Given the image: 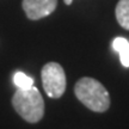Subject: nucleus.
<instances>
[{
	"label": "nucleus",
	"mask_w": 129,
	"mask_h": 129,
	"mask_svg": "<svg viewBox=\"0 0 129 129\" xmlns=\"http://www.w3.org/2000/svg\"><path fill=\"white\" fill-rule=\"evenodd\" d=\"M112 49L118 53L123 67H129V41L124 37H116L112 41Z\"/></svg>",
	"instance_id": "nucleus-5"
},
{
	"label": "nucleus",
	"mask_w": 129,
	"mask_h": 129,
	"mask_svg": "<svg viewBox=\"0 0 129 129\" xmlns=\"http://www.w3.org/2000/svg\"><path fill=\"white\" fill-rule=\"evenodd\" d=\"M13 83L18 88H29L34 86V79L23 72H17L13 75Z\"/></svg>",
	"instance_id": "nucleus-7"
},
{
	"label": "nucleus",
	"mask_w": 129,
	"mask_h": 129,
	"mask_svg": "<svg viewBox=\"0 0 129 129\" xmlns=\"http://www.w3.org/2000/svg\"><path fill=\"white\" fill-rule=\"evenodd\" d=\"M63 1H64V4H66V5H71L73 0H63Z\"/></svg>",
	"instance_id": "nucleus-8"
},
{
	"label": "nucleus",
	"mask_w": 129,
	"mask_h": 129,
	"mask_svg": "<svg viewBox=\"0 0 129 129\" xmlns=\"http://www.w3.org/2000/svg\"><path fill=\"white\" fill-rule=\"evenodd\" d=\"M12 105L16 112L29 123H37L44 115V101L35 86L18 88L12 97Z\"/></svg>",
	"instance_id": "nucleus-2"
},
{
	"label": "nucleus",
	"mask_w": 129,
	"mask_h": 129,
	"mask_svg": "<svg viewBox=\"0 0 129 129\" xmlns=\"http://www.w3.org/2000/svg\"><path fill=\"white\" fill-rule=\"evenodd\" d=\"M75 97L87 109L94 112H104L110 106V96L103 84L93 78L79 79L74 86Z\"/></svg>",
	"instance_id": "nucleus-1"
},
{
	"label": "nucleus",
	"mask_w": 129,
	"mask_h": 129,
	"mask_svg": "<svg viewBox=\"0 0 129 129\" xmlns=\"http://www.w3.org/2000/svg\"><path fill=\"white\" fill-rule=\"evenodd\" d=\"M116 19L121 26L129 30V0H120L115 10Z\"/></svg>",
	"instance_id": "nucleus-6"
},
{
	"label": "nucleus",
	"mask_w": 129,
	"mask_h": 129,
	"mask_svg": "<svg viewBox=\"0 0 129 129\" xmlns=\"http://www.w3.org/2000/svg\"><path fill=\"white\" fill-rule=\"evenodd\" d=\"M42 85L48 97L60 98L66 91V74L57 62H48L41 71Z\"/></svg>",
	"instance_id": "nucleus-3"
},
{
	"label": "nucleus",
	"mask_w": 129,
	"mask_h": 129,
	"mask_svg": "<svg viewBox=\"0 0 129 129\" xmlns=\"http://www.w3.org/2000/svg\"><path fill=\"white\" fill-rule=\"evenodd\" d=\"M22 6L29 19L38 20L55 11L57 0H23Z\"/></svg>",
	"instance_id": "nucleus-4"
}]
</instances>
